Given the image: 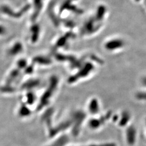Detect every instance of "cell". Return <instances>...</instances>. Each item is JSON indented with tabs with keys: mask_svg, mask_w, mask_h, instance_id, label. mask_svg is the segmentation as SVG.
I'll return each instance as SVG.
<instances>
[{
	"mask_svg": "<svg viewBox=\"0 0 146 146\" xmlns=\"http://www.w3.org/2000/svg\"><path fill=\"white\" fill-rule=\"evenodd\" d=\"M122 45V43L119 40H114L106 44V48L108 49H114L119 48Z\"/></svg>",
	"mask_w": 146,
	"mask_h": 146,
	"instance_id": "obj_1",
	"label": "cell"
}]
</instances>
